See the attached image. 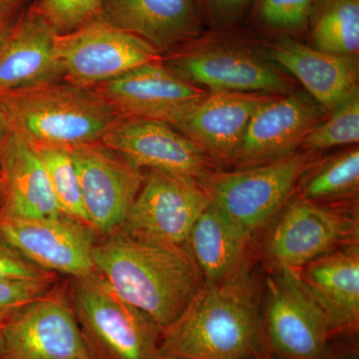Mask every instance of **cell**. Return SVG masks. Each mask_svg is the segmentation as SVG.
<instances>
[{"label": "cell", "mask_w": 359, "mask_h": 359, "mask_svg": "<svg viewBox=\"0 0 359 359\" xmlns=\"http://www.w3.org/2000/svg\"><path fill=\"white\" fill-rule=\"evenodd\" d=\"M358 335H337L332 339L330 359H358Z\"/></svg>", "instance_id": "obj_34"}, {"label": "cell", "mask_w": 359, "mask_h": 359, "mask_svg": "<svg viewBox=\"0 0 359 359\" xmlns=\"http://www.w3.org/2000/svg\"><path fill=\"white\" fill-rule=\"evenodd\" d=\"M96 18L144 40L161 55L204 34L199 0H103Z\"/></svg>", "instance_id": "obj_18"}, {"label": "cell", "mask_w": 359, "mask_h": 359, "mask_svg": "<svg viewBox=\"0 0 359 359\" xmlns=\"http://www.w3.org/2000/svg\"><path fill=\"white\" fill-rule=\"evenodd\" d=\"M0 217L44 219L63 216L36 149L13 130L0 148Z\"/></svg>", "instance_id": "obj_19"}, {"label": "cell", "mask_w": 359, "mask_h": 359, "mask_svg": "<svg viewBox=\"0 0 359 359\" xmlns=\"http://www.w3.org/2000/svg\"><path fill=\"white\" fill-rule=\"evenodd\" d=\"M55 278L35 280H0V327L28 304L50 292Z\"/></svg>", "instance_id": "obj_30"}, {"label": "cell", "mask_w": 359, "mask_h": 359, "mask_svg": "<svg viewBox=\"0 0 359 359\" xmlns=\"http://www.w3.org/2000/svg\"><path fill=\"white\" fill-rule=\"evenodd\" d=\"M94 233L87 224L65 216L44 219L0 217V237L40 269L73 280L97 273Z\"/></svg>", "instance_id": "obj_15"}, {"label": "cell", "mask_w": 359, "mask_h": 359, "mask_svg": "<svg viewBox=\"0 0 359 359\" xmlns=\"http://www.w3.org/2000/svg\"><path fill=\"white\" fill-rule=\"evenodd\" d=\"M0 208H1V184H0Z\"/></svg>", "instance_id": "obj_37"}, {"label": "cell", "mask_w": 359, "mask_h": 359, "mask_svg": "<svg viewBox=\"0 0 359 359\" xmlns=\"http://www.w3.org/2000/svg\"><path fill=\"white\" fill-rule=\"evenodd\" d=\"M33 146L43 162L52 192L57 201L63 216L89 226L71 148L60 146Z\"/></svg>", "instance_id": "obj_26"}, {"label": "cell", "mask_w": 359, "mask_h": 359, "mask_svg": "<svg viewBox=\"0 0 359 359\" xmlns=\"http://www.w3.org/2000/svg\"><path fill=\"white\" fill-rule=\"evenodd\" d=\"M269 57L297 79L330 114L358 88V56L337 55L285 37L271 45Z\"/></svg>", "instance_id": "obj_22"}, {"label": "cell", "mask_w": 359, "mask_h": 359, "mask_svg": "<svg viewBox=\"0 0 359 359\" xmlns=\"http://www.w3.org/2000/svg\"><path fill=\"white\" fill-rule=\"evenodd\" d=\"M50 278H55V275L32 263L0 237V280H35Z\"/></svg>", "instance_id": "obj_31"}, {"label": "cell", "mask_w": 359, "mask_h": 359, "mask_svg": "<svg viewBox=\"0 0 359 359\" xmlns=\"http://www.w3.org/2000/svg\"><path fill=\"white\" fill-rule=\"evenodd\" d=\"M254 0H199L204 22L217 30L236 27L252 6Z\"/></svg>", "instance_id": "obj_32"}, {"label": "cell", "mask_w": 359, "mask_h": 359, "mask_svg": "<svg viewBox=\"0 0 359 359\" xmlns=\"http://www.w3.org/2000/svg\"><path fill=\"white\" fill-rule=\"evenodd\" d=\"M295 191V195L302 199L320 205H334L358 198V146H351L327 159L316 161L302 174Z\"/></svg>", "instance_id": "obj_24"}, {"label": "cell", "mask_w": 359, "mask_h": 359, "mask_svg": "<svg viewBox=\"0 0 359 359\" xmlns=\"http://www.w3.org/2000/svg\"><path fill=\"white\" fill-rule=\"evenodd\" d=\"M4 359H96L72 306L51 290L0 327Z\"/></svg>", "instance_id": "obj_10"}, {"label": "cell", "mask_w": 359, "mask_h": 359, "mask_svg": "<svg viewBox=\"0 0 359 359\" xmlns=\"http://www.w3.org/2000/svg\"><path fill=\"white\" fill-rule=\"evenodd\" d=\"M100 142L140 171L157 170L201 185L219 171L200 146L166 122L119 119Z\"/></svg>", "instance_id": "obj_12"}, {"label": "cell", "mask_w": 359, "mask_h": 359, "mask_svg": "<svg viewBox=\"0 0 359 359\" xmlns=\"http://www.w3.org/2000/svg\"><path fill=\"white\" fill-rule=\"evenodd\" d=\"M308 27L309 46L337 55L358 56L359 0H316Z\"/></svg>", "instance_id": "obj_25"}, {"label": "cell", "mask_w": 359, "mask_h": 359, "mask_svg": "<svg viewBox=\"0 0 359 359\" xmlns=\"http://www.w3.org/2000/svg\"><path fill=\"white\" fill-rule=\"evenodd\" d=\"M0 359H4V341H2L1 332H0Z\"/></svg>", "instance_id": "obj_36"}, {"label": "cell", "mask_w": 359, "mask_h": 359, "mask_svg": "<svg viewBox=\"0 0 359 359\" xmlns=\"http://www.w3.org/2000/svg\"><path fill=\"white\" fill-rule=\"evenodd\" d=\"M297 271L306 289L327 314L332 337L358 335L359 243L332 250Z\"/></svg>", "instance_id": "obj_21"}, {"label": "cell", "mask_w": 359, "mask_h": 359, "mask_svg": "<svg viewBox=\"0 0 359 359\" xmlns=\"http://www.w3.org/2000/svg\"><path fill=\"white\" fill-rule=\"evenodd\" d=\"M0 105L11 129L37 146L100 142L119 120L93 89L63 80L0 94Z\"/></svg>", "instance_id": "obj_3"}, {"label": "cell", "mask_w": 359, "mask_h": 359, "mask_svg": "<svg viewBox=\"0 0 359 359\" xmlns=\"http://www.w3.org/2000/svg\"><path fill=\"white\" fill-rule=\"evenodd\" d=\"M211 204L198 182L147 170L123 231L168 245L186 247L194 224Z\"/></svg>", "instance_id": "obj_11"}, {"label": "cell", "mask_w": 359, "mask_h": 359, "mask_svg": "<svg viewBox=\"0 0 359 359\" xmlns=\"http://www.w3.org/2000/svg\"><path fill=\"white\" fill-rule=\"evenodd\" d=\"M54 54L63 81L83 88L162 60L147 42L98 18L74 32L56 35Z\"/></svg>", "instance_id": "obj_9"}, {"label": "cell", "mask_w": 359, "mask_h": 359, "mask_svg": "<svg viewBox=\"0 0 359 359\" xmlns=\"http://www.w3.org/2000/svg\"><path fill=\"white\" fill-rule=\"evenodd\" d=\"M72 308L96 359H156L163 330L98 273L73 280Z\"/></svg>", "instance_id": "obj_5"}, {"label": "cell", "mask_w": 359, "mask_h": 359, "mask_svg": "<svg viewBox=\"0 0 359 359\" xmlns=\"http://www.w3.org/2000/svg\"><path fill=\"white\" fill-rule=\"evenodd\" d=\"M316 0H254L252 14L257 25L278 33H297L308 28Z\"/></svg>", "instance_id": "obj_28"}, {"label": "cell", "mask_w": 359, "mask_h": 359, "mask_svg": "<svg viewBox=\"0 0 359 359\" xmlns=\"http://www.w3.org/2000/svg\"><path fill=\"white\" fill-rule=\"evenodd\" d=\"M11 126H9L8 120H7L6 113L0 105V148L2 144L6 141V137L11 132Z\"/></svg>", "instance_id": "obj_35"}, {"label": "cell", "mask_w": 359, "mask_h": 359, "mask_svg": "<svg viewBox=\"0 0 359 359\" xmlns=\"http://www.w3.org/2000/svg\"><path fill=\"white\" fill-rule=\"evenodd\" d=\"M102 4L103 0H36L32 7L60 35L94 20Z\"/></svg>", "instance_id": "obj_29"}, {"label": "cell", "mask_w": 359, "mask_h": 359, "mask_svg": "<svg viewBox=\"0 0 359 359\" xmlns=\"http://www.w3.org/2000/svg\"><path fill=\"white\" fill-rule=\"evenodd\" d=\"M119 119L151 120L174 126L207 94L177 76L162 60L139 66L93 87Z\"/></svg>", "instance_id": "obj_13"}, {"label": "cell", "mask_w": 359, "mask_h": 359, "mask_svg": "<svg viewBox=\"0 0 359 359\" xmlns=\"http://www.w3.org/2000/svg\"><path fill=\"white\" fill-rule=\"evenodd\" d=\"M271 96L207 92L174 127L200 146L219 171H228L237 164L250 118Z\"/></svg>", "instance_id": "obj_17"}, {"label": "cell", "mask_w": 359, "mask_h": 359, "mask_svg": "<svg viewBox=\"0 0 359 359\" xmlns=\"http://www.w3.org/2000/svg\"><path fill=\"white\" fill-rule=\"evenodd\" d=\"M252 45L229 33L204 34L168 54L162 62L177 76L210 91L283 95L292 76Z\"/></svg>", "instance_id": "obj_4"}, {"label": "cell", "mask_w": 359, "mask_h": 359, "mask_svg": "<svg viewBox=\"0 0 359 359\" xmlns=\"http://www.w3.org/2000/svg\"><path fill=\"white\" fill-rule=\"evenodd\" d=\"M23 6L18 0H0V44L20 18Z\"/></svg>", "instance_id": "obj_33"}, {"label": "cell", "mask_w": 359, "mask_h": 359, "mask_svg": "<svg viewBox=\"0 0 359 359\" xmlns=\"http://www.w3.org/2000/svg\"><path fill=\"white\" fill-rule=\"evenodd\" d=\"M359 142V89L334 108L308 135L301 150L318 153L340 146H355Z\"/></svg>", "instance_id": "obj_27"}, {"label": "cell", "mask_w": 359, "mask_h": 359, "mask_svg": "<svg viewBox=\"0 0 359 359\" xmlns=\"http://www.w3.org/2000/svg\"><path fill=\"white\" fill-rule=\"evenodd\" d=\"M318 160V153L299 150L262 166L218 171L202 186L215 207L252 236L276 219Z\"/></svg>", "instance_id": "obj_6"}, {"label": "cell", "mask_w": 359, "mask_h": 359, "mask_svg": "<svg viewBox=\"0 0 359 359\" xmlns=\"http://www.w3.org/2000/svg\"><path fill=\"white\" fill-rule=\"evenodd\" d=\"M273 269L263 290L269 359H330L332 332L327 314L297 269Z\"/></svg>", "instance_id": "obj_7"}, {"label": "cell", "mask_w": 359, "mask_h": 359, "mask_svg": "<svg viewBox=\"0 0 359 359\" xmlns=\"http://www.w3.org/2000/svg\"><path fill=\"white\" fill-rule=\"evenodd\" d=\"M263 290L250 259L224 282L201 285L163 330L157 358L269 359Z\"/></svg>", "instance_id": "obj_1"}, {"label": "cell", "mask_w": 359, "mask_h": 359, "mask_svg": "<svg viewBox=\"0 0 359 359\" xmlns=\"http://www.w3.org/2000/svg\"><path fill=\"white\" fill-rule=\"evenodd\" d=\"M327 116L306 92L294 90L271 96L250 118L235 170L262 166L294 154Z\"/></svg>", "instance_id": "obj_16"}, {"label": "cell", "mask_w": 359, "mask_h": 359, "mask_svg": "<svg viewBox=\"0 0 359 359\" xmlns=\"http://www.w3.org/2000/svg\"><path fill=\"white\" fill-rule=\"evenodd\" d=\"M97 273L162 330L182 313L202 285L187 247L118 229L93 250Z\"/></svg>", "instance_id": "obj_2"}, {"label": "cell", "mask_w": 359, "mask_h": 359, "mask_svg": "<svg viewBox=\"0 0 359 359\" xmlns=\"http://www.w3.org/2000/svg\"><path fill=\"white\" fill-rule=\"evenodd\" d=\"M56 35L32 6L21 13L0 44V94L62 80Z\"/></svg>", "instance_id": "obj_20"}, {"label": "cell", "mask_w": 359, "mask_h": 359, "mask_svg": "<svg viewBox=\"0 0 359 359\" xmlns=\"http://www.w3.org/2000/svg\"><path fill=\"white\" fill-rule=\"evenodd\" d=\"M252 236L210 204L194 224L187 249L202 285L224 282L250 259Z\"/></svg>", "instance_id": "obj_23"}, {"label": "cell", "mask_w": 359, "mask_h": 359, "mask_svg": "<svg viewBox=\"0 0 359 359\" xmlns=\"http://www.w3.org/2000/svg\"><path fill=\"white\" fill-rule=\"evenodd\" d=\"M156 359H168V358H156Z\"/></svg>", "instance_id": "obj_39"}, {"label": "cell", "mask_w": 359, "mask_h": 359, "mask_svg": "<svg viewBox=\"0 0 359 359\" xmlns=\"http://www.w3.org/2000/svg\"><path fill=\"white\" fill-rule=\"evenodd\" d=\"M18 1H20V2H21V4H25V2L28 1V0H18Z\"/></svg>", "instance_id": "obj_38"}, {"label": "cell", "mask_w": 359, "mask_h": 359, "mask_svg": "<svg viewBox=\"0 0 359 359\" xmlns=\"http://www.w3.org/2000/svg\"><path fill=\"white\" fill-rule=\"evenodd\" d=\"M71 153L89 226L95 233L110 235L124 224L144 173L101 142L76 146Z\"/></svg>", "instance_id": "obj_14"}, {"label": "cell", "mask_w": 359, "mask_h": 359, "mask_svg": "<svg viewBox=\"0 0 359 359\" xmlns=\"http://www.w3.org/2000/svg\"><path fill=\"white\" fill-rule=\"evenodd\" d=\"M264 250L273 269H299L344 245L358 243V212L292 195L271 223Z\"/></svg>", "instance_id": "obj_8"}]
</instances>
